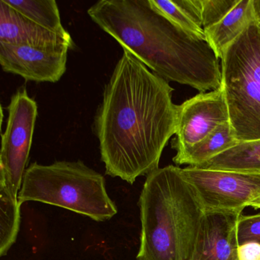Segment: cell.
I'll list each match as a JSON object with an SVG mask.
<instances>
[{"instance_id":"1","label":"cell","mask_w":260,"mask_h":260,"mask_svg":"<svg viewBox=\"0 0 260 260\" xmlns=\"http://www.w3.org/2000/svg\"><path fill=\"white\" fill-rule=\"evenodd\" d=\"M174 89L132 53L123 49L94 120L106 173L133 185L159 167L176 134Z\"/></svg>"},{"instance_id":"2","label":"cell","mask_w":260,"mask_h":260,"mask_svg":"<svg viewBox=\"0 0 260 260\" xmlns=\"http://www.w3.org/2000/svg\"><path fill=\"white\" fill-rule=\"evenodd\" d=\"M87 13L123 49L169 83L200 92L221 86L220 59L210 44L176 26L150 0H101Z\"/></svg>"},{"instance_id":"3","label":"cell","mask_w":260,"mask_h":260,"mask_svg":"<svg viewBox=\"0 0 260 260\" xmlns=\"http://www.w3.org/2000/svg\"><path fill=\"white\" fill-rule=\"evenodd\" d=\"M138 205L137 260H189L205 211L181 168L170 165L147 175Z\"/></svg>"},{"instance_id":"4","label":"cell","mask_w":260,"mask_h":260,"mask_svg":"<svg viewBox=\"0 0 260 260\" xmlns=\"http://www.w3.org/2000/svg\"><path fill=\"white\" fill-rule=\"evenodd\" d=\"M18 200L21 205L38 202L60 207L98 222L118 213L104 176L81 160L32 162L25 171Z\"/></svg>"},{"instance_id":"5","label":"cell","mask_w":260,"mask_h":260,"mask_svg":"<svg viewBox=\"0 0 260 260\" xmlns=\"http://www.w3.org/2000/svg\"><path fill=\"white\" fill-rule=\"evenodd\" d=\"M220 67V87L236 138L260 140V18L226 50Z\"/></svg>"},{"instance_id":"6","label":"cell","mask_w":260,"mask_h":260,"mask_svg":"<svg viewBox=\"0 0 260 260\" xmlns=\"http://www.w3.org/2000/svg\"><path fill=\"white\" fill-rule=\"evenodd\" d=\"M7 110L0 152V188L18 199L29 159L38 104L23 87L11 97Z\"/></svg>"},{"instance_id":"7","label":"cell","mask_w":260,"mask_h":260,"mask_svg":"<svg viewBox=\"0 0 260 260\" xmlns=\"http://www.w3.org/2000/svg\"><path fill=\"white\" fill-rule=\"evenodd\" d=\"M205 211L242 212L260 196V173L181 168Z\"/></svg>"},{"instance_id":"8","label":"cell","mask_w":260,"mask_h":260,"mask_svg":"<svg viewBox=\"0 0 260 260\" xmlns=\"http://www.w3.org/2000/svg\"><path fill=\"white\" fill-rule=\"evenodd\" d=\"M68 45H13L0 43L3 71L20 76L27 81L58 82L67 71Z\"/></svg>"},{"instance_id":"9","label":"cell","mask_w":260,"mask_h":260,"mask_svg":"<svg viewBox=\"0 0 260 260\" xmlns=\"http://www.w3.org/2000/svg\"><path fill=\"white\" fill-rule=\"evenodd\" d=\"M226 122H230L229 110L221 87L200 92L177 106L176 138L172 141V147L179 153Z\"/></svg>"},{"instance_id":"10","label":"cell","mask_w":260,"mask_h":260,"mask_svg":"<svg viewBox=\"0 0 260 260\" xmlns=\"http://www.w3.org/2000/svg\"><path fill=\"white\" fill-rule=\"evenodd\" d=\"M241 214L205 211L189 260H239L237 223Z\"/></svg>"},{"instance_id":"11","label":"cell","mask_w":260,"mask_h":260,"mask_svg":"<svg viewBox=\"0 0 260 260\" xmlns=\"http://www.w3.org/2000/svg\"><path fill=\"white\" fill-rule=\"evenodd\" d=\"M0 43L13 45H68L74 49L69 32L57 33L39 26L0 0Z\"/></svg>"},{"instance_id":"12","label":"cell","mask_w":260,"mask_h":260,"mask_svg":"<svg viewBox=\"0 0 260 260\" xmlns=\"http://www.w3.org/2000/svg\"><path fill=\"white\" fill-rule=\"evenodd\" d=\"M256 17L253 0H240L221 21L205 30L207 41L220 60Z\"/></svg>"},{"instance_id":"13","label":"cell","mask_w":260,"mask_h":260,"mask_svg":"<svg viewBox=\"0 0 260 260\" xmlns=\"http://www.w3.org/2000/svg\"><path fill=\"white\" fill-rule=\"evenodd\" d=\"M240 143L231 123L219 124L214 132L191 147L176 153L173 160L176 165H200Z\"/></svg>"},{"instance_id":"14","label":"cell","mask_w":260,"mask_h":260,"mask_svg":"<svg viewBox=\"0 0 260 260\" xmlns=\"http://www.w3.org/2000/svg\"><path fill=\"white\" fill-rule=\"evenodd\" d=\"M194 167L207 170L260 173V140L242 141Z\"/></svg>"},{"instance_id":"15","label":"cell","mask_w":260,"mask_h":260,"mask_svg":"<svg viewBox=\"0 0 260 260\" xmlns=\"http://www.w3.org/2000/svg\"><path fill=\"white\" fill-rule=\"evenodd\" d=\"M9 6L42 28L57 33L68 32L61 22L54 0H4Z\"/></svg>"},{"instance_id":"16","label":"cell","mask_w":260,"mask_h":260,"mask_svg":"<svg viewBox=\"0 0 260 260\" xmlns=\"http://www.w3.org/2000/svg\"><path fill=\"white\" fill-rule=\"evenodd\" d=\"M21 206L19 200L0 188V255H7L19 232Z\"/></svg>"},{"instance_id":"17","label":"cell","mask_w":260,"mask_h":260,"mask_svg":"<svg viewBox=\"0 0 260 260\" xmlns=\"http://www.w3.org/2000/svg\"><path fill=\"white\" fill-rule=\"evenodd\" d=\"M150 2L156 10L176 26L192 36L207 41L204 28L191 20V18L178 5L176 0H150Z\"/></svg>"},{"instance_id":"18","label":"cell","mask_w":260,"mask_h":260,"mask_svg":"<svg viewBox=\"0 0 260 260\" xmlns=\"http://www.w3.org/2000/svg\"><path fill=\"white\" fill-rule=\"evenodd\" d=\"M239 1L240 0H201L204 30L218 23L235 7Z\"/></svg>"},{"instance_id":"19","label":"cell","mask_w":260,"mask_h":260,"mask_svg":"<svg viewBox=\"0 0 260 260\" xmlns=\"http://www.w3.org/2000/svg\"><path fill=\"white\" fill-rule=\"evenodd\" d=\"M239 246L249 243L260 244V214L242 215L237 223Z\"/></svg>"},{"instance_id":"20","label":"cell","mask_w":260,"mask_h":260,"mask_svg":"<svg viewBox=\"0 0 260 260\" xmlns=\"http://www.w3.org/2000/svg\"><path fill=\"white\" fill-rule=\"evenodd\" d=\"M178 5L191 18V20L202 27V3L201 0H176Z\"/></svg>"},{"instance_id":"21","label":"cell","mask_w":260,"mask_h":260,"mask_svg":"<svg viewBox=\"0 0 260 260\" xmlns=\"http://www.w3.org/2000/svg\"><path fill=\"white\" fill-rule=\"evenodd\" d=\"M239 260H260V244L249 243L239 246Z\"/></svg>"},{"instance_id":"22","label":"cell","mask_w":260,"mask_h":260,"mask_svg":"<svg viewBox=\"0 0 260 260\" xmlns=\"http://www.w3.org/2000/svg\"><path fill=\"white\" fill-rule=\"evenodd\" d=\"M256 16L260 18V0H253Z\"/></svg>"},{"instance_id":"23","label":"cell","mask_w":260,"mask_h":260,"mask_svg":"<svg viewBox=\"0 0 260 260\" xmlns=\"http://www.w3.org/2000/svg\"><path fill=\"white\" fill-rule=\"evenodd\" d=\"M249 206L252 207V208H260V196L259 197L257 198L255 200L252 201L250 204H249Z\"/></svg>"}]
</instances>
